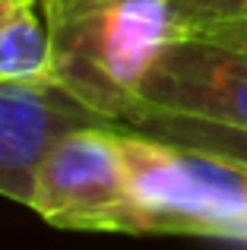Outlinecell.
<instances>
[{
    "label": "cell",
    "mask_w": 247,
    "mask_h": 250,
    "mask_svg": "<svg viewBox=\"0 0 247 250\" xmlns=\"http://www.w3.org/2000/svg\"><path fill=\"white\" fill-rule=\"evenodd\" d=\"M51 80L111 127L136 104L143 73L178 35L168 0H41Z\"/></svg>",
    "instance_id": "cell-1"
},
{
    "label": "cell",
    "mask_w": 247,
    "mask_h": 250,
    "mask_svg": "<svg viewBox=\"0 0 247 250\" xmlns=\"http://www.w3.org/2000/svg\"><path fill=\"white\" fill-rule=\"evenodd\" d=\"M143 234H193L247 244V168L118 127Z\"/></svg>",
    "instance_id": "cell-2"
},
{
    "label": "cell",
    "mask_w": 247,
    "mask_h": 250,
    "mask_svg": "<svg viewBox=\"0 0 247 250\" xmlns=\"http://www.w3.org/2000/svg\"><path fill=\"white\" fill-rule=\"evenodd\" d=\"M25 206L63 231L143 234L118 127H76L54 140L35 171Z\"/></svg>",
    "instance_id": "cell-3"
},
{
    "label": "cell",
    "mask_w": 247,
    "mask_h": 250,
    "mask_svg": "<svg viewBox=\"0 0 247 250\" xmlns=\"http://www.w3.org/2000/svg\"><path fill=\"white\" fill-rule=\"evenodd\" d=\"M136 104L247 130V48L174 35L143 73Z\"/></svg>",
    "instance_id": "cell-4"
},
{
    "label": "cell",
    "mask_w": 247,
    "mask_h": 250,
    "mask_svg": "<svg viewBox=\"0 0 247 250\" xmlns=\"http://www.w3.org/2000/svg\"><path fill=\"white\" fill-rule=\"evenodd\" d=\"M76 127H111L57 83L0 80V196L29 203L44 152Z\"/></svg>",
    "instance_id": "cell-5"
},
{
    "label": "cell",
    "mask_w": 247,
    "mask_h": 250,
    "mask_svg": "<svg viewBox=\"0 0 247 250\" xmlns=\"http://www.w3.org/2000/svg\"><path fill=\"white\" fill-rule=\"evenodd\" d=\"M0 80L54 83L41 0H0Z\"/></svg>",
    "instance_id": "cell-6"
},
{
    "label": "cell",
    "mask_w": 247,
    "mask_h": 250,
    "mask_svg": "<svg viewBox=\"0 0 247 250\" xmlns=\"http://www.w3.org/2000/svg\"><path fill=\"white\" fill-rule=\"evenodd\" d=\"M118 127L136 130V133L155 136V140L174 143V146H184V149L219 155V159L238 162V165L247 168V130L241 127L203 121V117L171 114V111H159V108H143V104H133L118 121Z\"/></svg>",
    "instance_id": "cell-7"
},
{
    "label": "cell",
    "mask_w": 247,
    "mask_h": 250,
    "mask_svg": "<svg viewBox=\"0 0 247 250\" xmlns=\"http://www.w3.org/2000/svg\"><path fill=\"white\" fill-rule=\"evenodd\" d=\"M178 35L247 22V0H168Z\"/></svg>",
    "instance_id": "cell-8"
},
{
    "label": "cell",
    "mask_w": 247,
    "mask_h": 250,
    "mask_svg": "<svg viewBox=\"0 0 247 250\" xmlns=\"http://www.w3.org/2000/svg\"><path fill=\"white\" fill-rule=\"evenodd\" d=\"M193 35H209V38H219V42H228V44H241V48H247V22L222 25V29H212V32H193Z\"/></svg>",
    "instance_id": "cell-9"
}]
</instances>
